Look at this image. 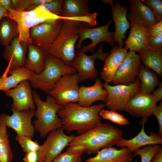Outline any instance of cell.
Returning <instances> with one entry per match:
<instances>
[{
  "label": "cell",
  "mask_w": 162,
  "mask_h": 162,
  "mask_svg": "<svg viewBox=\"0 0 162 162\" xmlns=\"http://www.w3.org/2000/svg\"><path fill=\"white\" fill-rule=\"evenodd\" d=\"M142 64L162 76V51L147 46L138 52Z\"/></svg>",
  "instance_id": "cell-27"
},
{
  "label": "cell",
  "mask_w": 162,
  "mask_h": 162,
  "mask_svg": "<svg viewBox=\"0 0 162 162\" xmlns=\"http://www.w3.org/2000/svg\"><path fill=\"white\" fill-rule=\"evenodd\" d=\"M106 4H110L111 7L112 16L114 23L115 30L114 32L115 41L119 47H123V40L126 38L127 30L130 28V24L127 19L128 8L126 6L122 7L116 1L114 4L113 0H102Z\"/></svg>",
  "instance_id": "cell-18"
},
{
  "label": "cell",
  "mask_w": 162,
  "mask_h": 162,
  "mask_svg": "<svg viewBox=\"0 0 162 162\" xmlns=\"http://www.w3.org/2000/svg\"><path fill=\"white\" fill-rule=\"evenodd\" d=\"M8 74L9 76L3 74L0 76V91L5 92L15 87L22 81L29 80L35 73L24 67L12 69Z\"/></svg>",
  "instance_id": "cell-24"
},
{
  "label": "cell",
  "mask_w": 162,
  "mask_h": 162,
  "mask_svg": "<svg viewBox=\"0 0 162 162\" xmlns=\"http://www.w3.org/2000/svg\"><path fill=\"white\" fill-rule=\"evenodd\" d=\"M153 13L156 21L162 20V1L161 0H142Z\"/></svg>",
  "instance_id": "cell-37"
},
{
  "label": "cell",
  "mask_w": 162,
  "mask_h": 162,
  "mask_svg": "<svg viewBox=\"0 0 162 162\" xmlns=\"http://www.w3.org/2000/svg\"><path fill=\"white\" fill-rule=\"evenodd\" d=\"M88 0H64L61 16L67 18L80 17L90 13Z\"/></svg>",
  "instance_id": "cell-28"
},
{
  "label": "cell",
  "mask_w": 162,
  "mask_h": 162,
  "mask_svg": "<svg viewBox=\"0 0 162 162\" xmlns=\"http://www.w3.org/2000/svg\"><path fill=\"white\" fill-rule=\"evenodd\" d=\"M102 85L107 92V97L104 104L108 110L119 111L124 110L130 99L141 91V83L138 77L134 83L128 85L112 86L105 82L103 83Z\"/></svg>",
  "instance_id": "cell-7"
},
{
  "label": "cell",
  "mask_w": 162,
  "mask_h": 162,
  "mask_svg": "<svg viewBox=\"0 0 162 162\" xmlns=\"http://www.w3.org/2000/svg\"><path fill=\"white\" fill-rule=\"evenodd\" d=\"M12 0H0V7L8 11L12 8Z\"/></svg>",
  "instance_id": "cell-45"
},
{
  "label": "cell",
  "mask_w": 162,
  "mask_h": 162,
  "mask_svg": "<svg viewBox=\"0 0 162 162\" xmlns=\"http://www.w3.org/2000/svg\"><path fill=\"white\" fill-rule=\"evenodd\" d=\"M123 133L122 130L110 124L101 123L86 132L75 136L68 146L82 144L86 147V153H97L102 149L116 145L122 137Z\"/></svg>",
  "instance_id": "cell-3"
},
{
  "label": "cell",
  "mask_w": 162,
  "mask_h": 162,
  "mask_svg": "<svg viewBox=\"0 0 162 162\" xmlns=\"http://www.w3.org/2000/svg\"><path fill=\"white\" fill-rule=\"evenodd\" d=\"M148 33L149 35L153 37L162 35V20L157 21L150 26Z\"/></svg>",
  "instance_id": "cell-41"
},
{
  "label": "cell",
  "mask_w": 162,
  "mask_h": 162,
  "mask_svg": "<svg viewBox=\"0 0 162 162\" xmlns=\"http://www.w3.org/2000/svg\"><path fill=\"white\" fill-rule=\"evenodd\" d=\"M151 162H162V148L153 159Z\"/></svg>",
  "instance_id": "cell-46"
},
{
  "label": "cell",
  "mask_w": 162,
  "mask_h": 162,
  "mask_svg": "<svg viewBox=\"0 0 162 162\" xmlns=\"http://www.w3.org/2000/svg\"><path fill=\"white\" fill-rule=\"evenodd\" d=\"M16 139L21 145L23 152L26 153L32 151H38L40 145L36 141L26 136L17 135Z\"/></svg>",
  "instance_id": "cell-35"
},
{
  "label": "cell",
  "mask_w": 162,
  "mask_h": 162,
  "mask_svg": "<svg viewBox=\"0 0 162 162\" xmlns=\"http://www.w3.org/2000/svg\"><path fill=\"white\" fill-rule=\"evenodd\" d=\"M8 11L0 7V20L3 17L6 16Z\"/></svg>",
  "instance_id": "cell-47"
},
{
  "label": "cell",
  "mask_w": 162,
  "mask_h": 162,
  "mask_svg": "<svg viewBox=\"0 0 162 162\" xmlns=\"http://www.w3.org/2000/svg\"><path fill=\"white\" fill-rule=\"evenodd\" d=\"M79 82L76 72L64 75L47 94L62 106L69 103L78 102L79 98Z\"/></svg>",
  "instance_id": "cell-8"
},
{
  "label": "cell",
  "mask_w": 162,
  "mask_h": 162,
  "mask_svg": "<svg viewBox=\"0 0 162 162\" xmlns=\"http://www.w3.org/2000/svg\"><path fill=\"white\" fill-rule=\"evenodd\" d=\"M19 32L16 22L7 16L0 20V43L3 46L9 45L14 38L19 36Z\"/></svg>",
  "instance_id": "cell-30"
},
{
  "label": "cell",
  "mask_w": 162,
  "mask_h": 162,
  "mask_svg": "<svg viewBox=\"0 0 162 162\" xmlns=\"http://www.w3.org/2000/svg\"><path fill=\"white\" fill-rule=\"evenodd\" d=\"M128 50L125 47H119L115 45L105 61L100 74L105 83L112 82L116 74L122 63L125 58Z\"/></svg>",
  "instance_id": "cell-20"
},
{
  "label": "cell",
  "mask_w": 162,
  "mask_h": 162,
  "mask_svg": "<svg viewBox=\"0 0 162 162\" xmlns=\"http://www.w3.org/2000/svg\"><path fill=\"white\" fill-rule=\"evenodd\" d=\"M28 50L24 67L36 74L41 73L45 65L47 50L32 44H28Z\"/></svg>",
  "instance_id": "cell-25"
},
{
  "label": "cell",
  "mask_w": 162,
  "mask_h": 162,
  "mask_svg": "<svg viewBox=\"0 0 162 162\" xmlns=\"http://www.w3.org/2000/svg\"><path fill=\"white\" fill-rule=\"evenodd\" d=\"M161 147L159 145L146 146L137 150L133 153V155L134 156H139L141 159L140 162H151Z\"/></svg>",
  "instance_id": "cell-32"
},
{
  "label": "cell",
  "mask_w": 162,
  "mask_h": 162,
  "mask_svg": "<svg viewBox=\"0 0 162 162\" xmlns=\"http://www.w3.org/2000/svg\"><path fill=\"white\" fill-rule=\"evenodd\" d=\"M128 9L130 12L128 15L136 21L144 24L149 28L156 21L150 8L141 1L130 0Z\"/></svg>",
  "instance_id": "cell-26"
},
{
  "label": "cell",
  "mask_w": 162,
  "mask_h": 162,
  "mask_svg": "<svg viewBox=\"0 0 162 162\" xmlns=\"http://www.w3.org/2000/svg\"><path fill=\"white\" fill-rule=\"evenodd\" d=\"M91 27L87 23L79 21L62 20L60 33L47 51V53L70 65L75 55V45L82 30Z\"/></svg>",
  "instance_id": "cell-2"
},
{
  "label": "cell",
  "mask_w": 162,
  "mask_h": 162,
  "mask_svg": "<svg viewBox=\"0 0 162 162\" xmlns=\"http://www.w3.org/2000/svg\"><path fill=\"white\" fill-rule=\"evenodd\" d=\"M97 153L85 162H132L134 157L133 153L125 147L118 149L110 147L101 149Z\"/></svg>",
  "instance_id": "cell-22"
},
{
  "label": "cell",
  "mask_w": 162,
  "mask_h": 162,
  "mask_svg": "<svg viewBox=\"0 0 162 162\" xmlns=\"http://www.w3.org/2000/svg\"><path fill=\"white\" fill-rule=\"evenodd\" d=\"M7 127L0 121V161L12 162L13 154L7 132Z\"/></svg>",
  "instance_id": "cell-31"
},
{
  "label": "cell",
  "mask_w": 162,
  "mask_h": 162,
  "mask_svg": "<svg viewBox=\"0 0 162 162\" xmlns=\"http://www.w3.org/2000/svg\"><path fill=\"white\" fill-rule=\"evenodd\" d=\"M68 146L66 151L79 157H81L86 149V147L82 144H74Z\"/></svg>",
  "instance_id": "cell-40"
},
{
  "label": "cell",
  "mask_w": 162,
  "mask_h": 162,
  "mask_svg": "<svg viewBox=\"0 0 162 162\" xmlns=\"http://www.w3.org/2000/svg\"><path fill=\"white\" fill-rule=\"evenodd\" d=\"M23 160L24 162H38V151H32L26 153Z\"/></svg>",
  "instance_id": "cell-43"
},
{
  "label": "cell",
  "mask_w": 162,
  "mask_h": 162,
  "mask_svg": "<svg viewBox=\"0 0 162 162\" xmlns=\"http://www.w3.org/2000/svg\"><path fill=\"white\" fill-rule=\"evenodd\" d=\"M103 49L102 44L97 51L91 55L86 54L82 49L75 52V57L70 65L78 71L80 82L87 79L94 80L96 78L98 71L94 66L95 60L104 62L109 54L103 52Z\"/></svg>",
  "instance_id": "cell-10"
},
{
  "label": "cell",
  "mask_w": 162,
  "mask_h": 162,
  "mask_svg": "<svg viewBox=\"0 0 162 162\" xmlns=\"http://www.w3.org/2000/svg\"><path fill=\"white\" fill-rule=\"evenodd\" d=\"M142 124L141 130L136 136L129 139L122 137L116 145L121 148L126 147L133 153L143 146L162 144V137L154 132H150L147 135L145 131V124Z\"/></svg>",
  "instance_id": "cell-21"
},
{
  "label": "cell",
  "mask_w": 162,
  "mask_h": 162,
  "mask_svg": "<svg viewBox=\"0 0 162 162\" xmlns=\"http://www.w3.org/2000/svg\"><path fill=\"white\" fill-rule=\"evenodd\" d=\"M147 45L153 49L162 51V35L158 37L149 35L147 40Z\"/></svg>",
  "instance_id": "cell-39"
},
{
  "label": "cell",
  "mask_w": 162,
  "mask_h": 162,
  "mask_svg": "<svg viewBox=\"0 0 162 162\" xmlns=\"http://www.w3.org/2000/svg\"><path fill=\"white\" fill-rule=\"evenodd\" d=\"M99 114L103 118L119 125H127L129 123L127 118L116 110H106L103 109L100 112Z\"/></svg>",
  "instance_id": "cell-34"
},
{
  "label": "cell",
  "mask_w": 162,
  "mask_h": 162,
  "mask_svg": "<svg viewBox=\"0 0 162 162\" xmlns=\"http://www.w3.org/2000/svg\"><path fill=\"white\" fill-rule=\"evenodd\" d=\"M100 80L96 78L94 83L89 86L82 85L79 88V98L78 104L84 106H89L97 101L105 102L107 92L104 88Z\"/></svg>",
  "instance_id": "cell-23"
},
{
  "label": "cell",
  "mask_w": 162,
  "mask_h": 162,
  "mask_svg": "<svg viewBox=\"0 0 162 162\" xmlns=\"http://www.w3.org/2000/svg\"><path fill=\"white\" fill-rule=\"evenodd\" d=\"M12 114L9 115L5 113L0 115V121L7 127L14 129L17 135L24 136L32 138L35 129L32 122L35 110L17 111L13 110Z\"/></svg>",
  "instance_id": "cell-12"
},
{
  "label": "cell",
  "mask_w": 162,
  "mask_h": 162,
  "mask_svg": "<svg viewBox=\"0 0 162 162\" xmlns=\"http://www.w3.org/2000/svg\"><path fill=\"white\" fill-rule=\"evenodd\" d=\"M62 128L50 132L38 151V162H52L75 136L66 135Z\"/></svg>",
  "instance_id": "cell-9"
},
{
  "label": "cell",
  "mask_w": 162,
  "mask_h": 162,
  "mask_svg": "<svg viewBox=\"0 0 162 162\" xmlns=\"http://www.w3.org/2000/svg\"><path fill=\"white\" fill-rule=\"evenodd\" d=\"M81 157L75 155L67 151L61 153L56 157L52 162H82Z\"/></svg>",
  "instance_id": "cell-38"
},
{
  "label": "cell",
  "mask_w": 162,
  "mask_h": 162,
  "mask_svg": "<svg viewBox=\"0 0 162 162\" xmlns=\"http://www.w3.org/2000/svg\"><path fill=\"white\" fill-rule=\"evenodd\" d=\"M105 107L104 104L87 107L76 103L64 105L58 113L62 128L68 133L76 131L79 135L86 132L102 123L99 113Z\"/></svg>",
  "instance_id": "cell-1"
},
{
  "label": "cell",
  "mask_w": 162,
  "mask_h": 162,
  "mask_svg": "<svg viewBox=\"0 0 162 162\" xmlns=\"http://www.w3.org/2000/svg\"><path fill=\"white\" fill-rule=\"evenodd\" d=\"M158 88L154 91L152 94L157 102L162 99V83H160Z\"/></svg>",
  "instance_id": "cell-44"
},
{
  "label": "cell",
  "mask_w": 162,
  "mask_h": 162,
  "mask_svg": "<svg viewBox=\"0 0 162 162\" xmlns=\"http://www.w3.org/2000/svg\"><path fill=\"white\" fill-rule=\"evenodd\" d=\"M6 16L16 22L20 40L28 44L32 43L29 37L31 28L42 23L53 22L64 18V17L50 12L37 9L28 11L18 10L12 9L8 11Z\"/></svg>",
  "instance_id": "cell-6"
},
{
  "label": "cell",
  "mask_w": 162,
  "mask_h": 162,
  "mask_svg": "<svg viewBox=\"0 0 162 162\" xmlns=\"http://www.w3.org/2000/svg\"><path fill=\"white\" fill-rule=\"evenodd\" d=\"M52 0H12L13 9L25 10L29 7L50 2Z\"/></svg>",
  "instance_id": "cell-36"
},
{
  "label": "cell",
  "mask_w": 162,
  "mask_h": 162,
  "mask_svg": "<svg viewBox=\"0 0 162 162\" xmlns=\"http://www.w3.org/2000/svg\"><path fill=\"white\" fill-rule=\"evenodd\" d=\"M31 85L28 80L21 82L15 87L5 92L6 95L13 100L12 110L28 111L36 109Z\"/></svg>",
  "instance_id": "cell-16"
},
{
  "label": "cell",
  "mask_w": 162,
  "mask_h": 162,
  "mask_svg": "<svg viewBox=\"0 0 162 162\" xmlns=\"http://www.w3.org/2000/svg\"><path fill=\"white\" fill-rule=\"evenodd\" d=\"M112 21V20H110L105 25L96 28H87L81 31L80 33V38L76 48L78 50L81 49L83 41L87 38L90 39L92 43L83 47L82 49L85 52L93 51L96 48L97 44L102 41H106L110 45H114L115 43L114 32H110L109 31V26Z\"/></svg>",
  "instance_id": "cell-15"
},
{
  "label": "cell",
  "mask_w": 162,
  "mask_h": 162,
  "mask_svg": "<svg viewBox=\"0 0 162 162\" xmlns=\"http://www.w3.org/2000/svg\"><path fill=\"white\" fill-rule=\"evenodd\" d=\"M0 162H1L0 161Z\"/></svg>",
  "instance_id": "cell-48"
},
{
  "label": "cell",
  "mask_w": 162,
  "mask_h": 162,
  "mask_svg": "<svg viewBox=\"0 0 162 162\" xmlns=\"http://www.w3.org/2000/svg\"><path fill=\"white\" fill-rule=\"evenodd\" d=\"M61 25L62 20H59L42 23L32 27L29 32L31 43L47 51L58 37Z\"/></svg>",
  "instance_id": "cell-11"
},
{
  "label": "cell",
  "mask_w": 162,
  "mask_h": 162,
  "mask_svg": "<svg viewBox=\"0 0 162 162\" xmlns=\"http://www.w3.org/2000/svg\"><path fill=\"white\" fill-rule=\"evenodd\" d=\"M63 3L62 0H52L50 2L32 6L25 10L28 11L37 9L49 11L56 15L61 16L63 11Z\"/></svg>",
  "instance_id": "cell-33"
},
{
  "label": "cell",
  "mask_w": 162,
  "mask_h": 162,
  "mask_svg": "<svg viewBox=\"0 0 162 162\" xmlns=\"http://www.w3.org/2000/svg\"><path fill=\"white\" fill-rule=\"evenodd\" d=\"M28 44L20 40L19 36L13 39L5 46L3 56L8 65L3 74L7 75L13 69L24 67L28 52Z\"/></svg>",
  "instance_id": "cell-17"
},
{
  "label": "cell",
  "mask_w": 162,
  "mask_h": 162,
  "mask_svg": "<svg viewBox=\"0 0 162 162\" xmlns=\"http://www.w3.org/2000/svg\"><path fill=\"white\" fill-rule=\"evenodd\" d=\"M152 115L157 118L159 126L158 134L162 137V103L161 102L159 105L157 106L154 110Z\"/></svg>",
  "instance_id": "cell-42"
},
{
  "label": "cell",
  "mask_w": 162,
  "mask_h": 162,
  "mask_svg": "<svg viewBox=\"0 0 162 162\" xmlns=\"http://www.w3.org/2000/svg\"><path fill=\"white\" fill-rule=\"evenodd\" d=\"M139 55L130 51L117 70L112 82L114 85H128L134 83L138 77L141 64Z\"/></svg>",
  "instance_id": "cell-14"
},
{
  "label": "cell",
  "mask_w": 162,
  "mask_h": 162,
  "mask_svg": "<svg viewBox=\"0 0 162 162\" xmlns=\"http://www.w3.org/2000/svg\"><path fill=\"white\" fill-rule=\"evenodd\" d=\"M130 29L129 36L124 42L128 50L137 52L148 46L149 28L132 18L127 16Z\"/></svg>",
  "instance_id": "cell-19"
},
{
  "label": "cell",
  "mask_w": 162,
  "mask_h": 162,
  "mask_svg": "<svg viewBox=\"0 0 162 162\" xmlns=\"http://www.w3.org/2000/svg\"><path fill=\"white\" fill-rule=\"evenodd\" d=\"M141 83V91L151 93L161 82L153 71L141 64L138 74Z\"/></svg>",
  "instance_id": "cell-29"
},
{
  "label": "cell",
  "mask_w": 162,
  "mask_h": 162,
  "mask_svg": "<svg viewBox=\"0 0 162 162\" xmlns=\"http://www.w3.org/2000/svg\"><path fill=\"white\" fill-rule=\"evenodd\" d=\"M32 95L36 110L33 122L35 130L41 138L56 130L62 128V121L58 115L62 106L58 104L52 96L47 94L46 100H42L37 92L32 91Z\"/></svg>",
  "instance_id": "cell-4"
},
{
  "label": "cell",
  "mask_w": 162,
  "mask_h": 162,
  "mask_svg": "<svg viewBox=\"0 0 162 162\" xmlns=\"http://www.w3.org/2000/svg\"><path fill=\"white\" fill-rule=\"evenodd\" d=\"M76 71L70 65L47 54L43 70L39 74L35 73L29 81L33 87L48 93L61 77Z\"/></svg>",
  "instance_id": "cell-5"
},
{
  "label": "cell",
  "mask_w": 162,
  "mask_h": 162,
  "mask_svg": "<svg viewBox=\"0 0 162 162\" xmlns=\"http://www.w3.org/2000/svg\"><path fill=\"white\" fill-rule=\"evenodd\" d=\"M157 102L152 93L140 91L130 99L124 110L133 116L141 118V124H145L152 115Z\"/></svg>",
  "instance_id": "cell-13"
}]
</instances>
